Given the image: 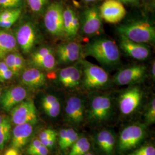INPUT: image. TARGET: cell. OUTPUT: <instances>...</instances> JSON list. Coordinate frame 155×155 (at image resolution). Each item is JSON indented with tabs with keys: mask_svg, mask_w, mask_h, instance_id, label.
I'll list each match as a JSON object with an SVG mask.
<instances>
[{
	"mask_svg": "<svg viewBox=\"0 0 155 155\" xmlns=\"http://www.w3.org/2000/svg\"><path fill=\"white\" fill-rule=\"evenodd\" d=\"M120 45L127 56L134 59L144 61L150 56V48L147 45L134 42L121 35H120Z\"/></svg>",
	"mask_w": 155,
	"mask_h": 155,
	"instance_id": "cell-15",
	"label": "cell"
},
{
	"mask_svg": "<svg viewBox=\"0 0 155 155\" xmlns=\"http://www.w3.org/2000/svg\"><path fill=\"white\" fill-rule=\"evenodd\" d=\"M15 64L16 67L17 71L18 74H19L24 69L25 64V61L22 56L18 53H15Z\"/></svg>",
	"mask_w": 155,
	"mask_h": 155,
	"instance_id": "cell-36",
	"label": "cell"
},
{
	"mask_svg": "<svg viewBox=\"0 0 155 155\" xmlns=\"http://www.w3.org/2000/svg\"><path fill=\"white\" fill-rule=\"evenodd\" d=\"M120 35L139 43H148L155 41V28L146 20H138L121 24L117 28Z\"/></svg>",
	"mask_w": 155,
	"mask_h": 155,
	"instance_id": "cell-2",
	"label": "cell"
},
{
	"mask_svg": "<svg viewBox=\"0 0 155 155\" xmlns=\"http://www.w3.org/2000/svg\"><path fill=\"white\" fill-rule=\"evenodd\" d=\"M82 68L77 66H70L61 69L58 74V81L66 88L77 87L82 80Z\"/></svg>",
	"mask_w": 155,
	"mask_h": 155,
	"instance_id": "cell-18",
	"label": "cell"
},
{
	"mask_svg": "<svg viewBox=\"0 0 155 155\" xmlns=\"http://www.w3.org/2000/svg\"><path fill=\"white\" fill-rule=\"evenodd\" d=\"M122 4H136L139 2V0H118Z\"/></svg>",
	"mask_w": 155,
	"mask_h": 155,
	"instance_id": "cell-40",
	"label": "cell"
},
{
	"mask_svg": "<svg viewBox=\"0 0 155 155\" xmlns=\"http://www.w3.org/2000/svg\"><path fill=\"white\" fill-rule=\"evenodd\" d=\"M17 41L12 33L0 30V59L17 50Z\"/></svg>",
	"mask_w": 155,
	"mask_h": 155,
	"instance_id": "cell-23",
	"label": "cell"
},
{
	"mask_svg": "<svg viewBox=\"0 0 155 155\" xmlns=\"http://www.w3.org/2000/svg\"><path fill=\"white\" fill-rule=\"evenodd\" d=\"M1 89H0V97H1Z\"/></svg>",
	"mask_w": 155,
	"mask_h": 155,
	"instance_id": "cell-45",
	"label": "cell"
},
{
	"mask_svg": "<svg viewBox=\"0 0 155 155\" xmlns=\"http://www.w3.org/2000/svg\"><path fill=\"white\" fill-rule=\"evenodd\" d=\"M22 0H0V6L4 8H13L19 5Z\"/></svg>",
	"mask_w": 155,
	"mask_h": 155,
	"instance_id": "cell-35",
	"label": "cell"
},
{
	"mask_svg": "<svg viewBox=\"0 0 155 155\" xmlns=\"http://www.w3.org/2000/svg\"><path fill=\"white\" fill-rule=\"evenodd\" d=\"M112 111L110 98L107 95H97L91 100L89 116L92 121L101 122L107 120Z\"/></svg>",
	"mask_w": 155,
	"mask_h": 155,
	"instance_id": "cell-7",
	"label": "cell"
},
{
	"mask_svg": "<svg viewBox=\"0 0 155 155\" xmlns=\"http://www.w3.org/2000/svg\"><path fill=\"white\" fill-rule=\"evenodd\" d=\"M83 1L86 2H95L97 0H83Z\"/></svg>",
	"mask_w": 155,
	"mask_h": 155,
	"instance_id": "cell-42",
	"label": "cell"
},
{
	"mask_svg": "<svg viewBox=\"0 0 155 155\" xmlns=\"http://www.w3.org/2000/svg\"><path fill=\"white\" fill-rule=\"evenodd\" d=\"M33 133V127L30 124L17 125L12 132L11 147L21 149L28 143Z\"/></svg>",
	"mask_w": 155,
	"mask_h": 155,
	"instance_id": "cell-19",
	"label": "cell"
},
{
	"mask_svg": "<svg viewBox=\"0 0 155 155\" xmlns=\"http://www.w3.org/2000/svg\"><path fill=\"white\" fill-rule=\"evenodd\" d=\"M79 138V135L75 130L72 129H67L66 137L59 148L61 150H68L72 147Z\"/></svg>",
	"mask_w": 155,
	"mask_h": 155,
	"instance_id": "cell-28",
	"label": "cell"
},
{
	"mask_svg": "<svg viewBox=\"0 0 155 155\" xmlns=\"http://www.w3.org/2000/svg\"><path fill=\"white\" fill-rule=\"evenodd\" d=\"M64 33L69 39L77 35L80 23L77 13L71 8H67L63 11Z\"/></svg>",
	"mask_w": 155,
	"mask_h": 155,
	"instance_id": "cell-21",
	"label": "cell"
},
{
	"mask_svg": "<svg viewBox=\"0 0 155 155\" xmlns=\"http://www.w3.org/2000/svg\"><path fill=\"white\" fill-rule=\"evenodd\" d=\"M45 73L36 67L28 68L25 70L21 77L22 84L31 89L41 87L45 85Z\"/></svg>",
	"mask_w": 155,
	"mask_h": 155,
	"instance_id": "cell-20",
	"label": "cell"
},
{
	"mask_svg": "<svg viewBox=\"0 0 155 155\" xmlns=\"http://www.w3.org/2000/svg\"><path fill=\"white\" fill-rule=\"evenodd\" d=\"M145 119L148 124H153L155 122V100H151L145 114Z\"/></svg>",
	"mask_w": 155,
	"mask_h": 155,
	"instance_id": "cell-30",
	"label": "cell"
},
{
	"mask_svg": "<svg viewBox=\"0 0 155 155\" xmlns=\"http://www.w3.org/2000/svg\"><path fill=\"white\" fill-rule=\"evenodd\" d=\"M27 153L29 155H48L49 150L41 143L39 139H35L29 144Z\"/></svg>",
	"mask_w": 155,
	"mask_h": 155,
	"instance_id": "cell-27",
	"label": "cell"
},
{
	"mask_svg": "<svg viewBox=\"0 0 155 155\" xmlns=\"http://www.w3.org/2000/svg\"><path fill=\"white\" fill-rule=\"evenodd\" d=\"M142 92L139 87H134L124 91L119 99V107L124 115L131 114L141 104Z\"/></svg>",
	"mask_w": 155,
	"mask_h": 155,
	"instance_id": "cell-11",
	"label": "cell"
},
{
	"mask_svg": "<svg viewBox=\"0 0 155 155\" xmlns=\"http://www.w3.org/2000/svg\"><path fill=\"white\" fill-rule=\"evenodd\" d=\"M96 140L102 152L106 155L113 154L115 148L116 140L113 133L111 131L108 130H101L97 135Z\"/></svg>",
	"mask_w": 155,
	"mask_h": 155,
	"instance_id": "cell-22",
	"label": "cell"
},
{
	"mask_svg": "<svg viewBox=\"0 0 155 155\" xmlns=\"http://www.w3.org/2000/svg\"><path fill=\"white\" fill-rule=\"evenodd\" d=\"M128 155H155V147L150 144H146L133 150Z\"/></svg>",
	"mask_w": 155,
	"mask_h": 155,
	"instance_id": "cell-29",
	"label": "cell"
},
{
	"mask_svg": "<svg viewBox=\"0 0 155 155\" xmlns=\"http://www.w3.org/2000/svg\"><path fill=\"white\" fill-rule=\"evenodd\" d=\"M41 105L45 114L52 118L58 116L61 113V106L59 100L55 96L48 94L42 98Z\"/></svg>",
	"mask_w": 155,
	"mask_h": 155,
	"instance_id": "cell-24",
	"label": "cell"
},
{
	"mask_svg": "<svg viewBox=\"0 0 155 155\" xmlns=\"http://www.w3.org/2000/svg\"><path fill=\"white\" fill-rule=\"evenodd\" d=\"M86 56H91L104 66H114L120 60L119 48L114 41L106 38L91 40L83 48Z\"/></svg>",
	"mask_w": 155,
	"mask_h": 155,
	"instance_id": "cell-1",
	"label": "cell"
},
{
	"mask_svg": "<svg viewBox=\"0 0 155 155\" xmlns=\"http://www.w3.org/2000/svg\"><path fill=\"white\" fill-rule=\"evenodd\" d=\"M31 62L39 69L51 71L56 66L55 56L52 50L44 47L36 50L31 56Z\"/></svg>",
	"mask_w": 155,
	"mask_h": 155,
	"instance_id": "cell-16",
	"label": "cell"
},
{
	"mask_svg": "<svg viewBox=\"0 0 155 155\" xmlns=\"http://www.w3.org/2000/svg\"><path fill=\"white\" fill-rule=\"evenodd\" d=\"M11 111V121L15 125L22 124H35L38 121V113L33 101H23Z\"/></svg>",
	"mask_w": 155,
	"mask_h": 155,
	"instance_id": "cell-6",
	"label": "cell"
},
{
	"mask_svg": "<svg viewBox=\"0 0 155 155\" xmlns=\"http://www.w3.org/2000/svg\"><path fill=\"white\" fill-rule=\"evenodd\" d=\"M89 140L86 137L79 138L70 148L67 155H84L89 152L90 148Z\"/></svg>",
	"mask_w": 155,
	"mask_h": 155,
	"instance_id": "cell-26",
	"label": "cell"
},
{
	"mask_svg": "<svg viewBox=\"0 0 155 155\" xmlns=\"http://www.w3.org/2000/svg\"><path fill=\"white\" fill-rule=\"evenodd\" d=\"M64 9L61 4L53 3L47 9L44 17V24L47 31L56 37H61L64 33Z\"/></svg>",
	"mask_w": 155,
	"mask_h": 155,
	"instance_id": "cell-5",
	"label": "cell"
},
{
	"mask_svg": "<svg viewBox=\"0 0 155 155\" xmlns=\"http://www.w3.org/2000/svg\"><path fill=\"white\" fill-rule=\"evenodd\" d=\"M82 80L83 86L87 89L102 88L109 81L107 72L104 69L86 61H82Z\"/></svg>",
	"mask_w": 155,
	"mask_h": 155,
	"instance_id": "cell-3",
	"label": "cell"
},
{
	"mask_svg": "<svg viewBox=\"0 0 155 155\" xmlns=\"http://www.w3.org/2000/svg\"><path fill=\"white\" fill-rule=\"evenodd\" d=\"M21 13V11L20 9L15 8L6 9L4 11L0 12V21H3L11 18L15 16H20Z\"/></svg>",
	"mask_w": 155,
	"mask_h": 155,
	"instance_id": "cell-31",
	"label": "cell"
},
{
	"mask_svg": "<svg viewBox=\"0 0 155 155\" xmlns=\"http://www.w3.org/2000/svg\"><path fill=\"white\" fill-rule=\"evenodd\" d=\"M4 61L5 62L6 65L11 70L14 75H17L18 74L17 71L16 67L15 64V52L10 53L6 56L4 58Z\"/></svg>",
	"mask_w": 155,
	"mask_h": 155,
	"instance_id": "cell-33",
	"label": "cell"
},
{
	"mask_svg": "<svg viewBox=\"0 0 155 155\" xmlns=\"http://www.w3.org/2000/svg\"><path fill=\"white\" fill-rule=\"evenodd\" d=\"M17 44L24 54L29 53L34 47L36 40V33L33 24L27 22L23 24L17 31Z\"/></svg>",
	"mask_w": 155,
	"mask_h": 155,
	"instance_id": "cell-12",
	"label": "cell"
},
{
	"mask_svg": "<svg viewBox=\"0 0 155 155\" xmlns=\"http://www.w3.org/2000/svg\"><path fill=\"white\" fill-rule=\"evenodd\" d=\"M4 116H2V115L0 114V124H1V122H2V120H3Z\"/></svg>",
	"mask_w": 155,
	"mask_h": 155,
	"instance_id": "cell-43",
	"label": "cell"
},
{
	"mask_svg": "<svg viewBox=\"0 0 155 155\" xmlns=\"http://www.w3.org/2000/svg\"><path fill=\"white\" fill-rule=\"evenodd\" d=\"M150 72L152 77L155 78V61H153L152 66H151V69H150Z\"/></svg>",
	"mask_w": 155,
	"mask_h": 155,
	"instance_id": "cell-41",
	"label": "cell"
},
{
	"mask_svg": "<svg viewBox=\"0 0 155 155\" xmlns=\"http://www.w3.org/2000/svg\"><path fill=\"white\" fill-rule=\"evenodd\" d=\"M30 9L36 13L41 11L47 3L48 0H27Z\"/></svg>",
	"mask_w": 155,
	"mask_h": 155,
	"instance_id": "cell-32",
	"label": "cell"
},
{
	"mask_svg": "<svg viewBox=\"0 0 155 155\" xmlns=\"http://www.w3.org/2000/svg\"><path fill=\"white\" fill-rule=\"evenodd\" d=\"M102 25V18L97 8H91L84 12L81 24L83 34L88 36H94L99 33Z\"/></svg>",
	"mask_w": 155,
	"mask_h": 155,
	"instance_id": "cell-10",
	"label": "cell"
},
{
	"mask_svg": "<svg viewBox=\"0 0 155 155\" xmlns=\"http://www.w3.org/2000/svg\"><path fill=\"white\" fill-rule=\"evenodd\" d=\"M56 54L60 63L70 64L80 59L83 54V48L75 41L64 42L58 46Z\"/></svg>",
	"mask_w": 155,
	"mask_h": 155,
	"instance_id": "cell-9",
	"label": "cell"
},
{
	"mask_svg": "<svg viewBox=\"0 0 155 155\" xmlns=\"http://www.w3.org/2000/svg\"><path fill=\"white\" fill-rule=\"evenodd\" d=\"M4 155H19V151L18 149L11 147L6 150Z\"/></svg>",
	"mask_w": 155,
	"mask_h": 155,
	"instance_id": "cell-39",
	"label": "cell"
},
{
	"mask_svg": "<svg viewBox=\"0 0 155 155\" xmlns=\"http://www.w3.org/2000/svg\"><path fill=\"white\" fill-rule=\"evenodd\" d=\"M27 96V90L20 86L12 87L6 90L1 95L0 104L6 111H10L18 104L24 101Z\"/></svg>",
	"mask_w": 155,
	"mask_h": 155,
	"instance_id": "cell-14",
	"label": "cell"
},
{
	"mask_svg": "<svg viewBox=\"0 0 155 155\" xmlns=\"http://www.w3.org/2000/svg\"><path fill=\"white\" fill-rule=\"evenodd\" d=\"M67 120L74 125H79L84 118V105L82 100L78 97H70L64 109Z\"/></svg>",
	"mask_w": 155,
	"mask_h": 155,
	"instance_id": "cell-17",
	"label": "cell"
},
{
	"mask_svg": "<svg viewBox=\"0 0 155 155\" xmlns=\"http://www.w3.org/2000/svg\"><path fill=\"white\" fill-rule=\"evenodd\" d=\"M145 136V127L141 125H131L125 127L118 141V150L124 153L137 147Z\"/></svg>",
	"mask_w": 155,
	"mask_h": 155,
	"instance_id": "cell-4",
	"label": "cell"
},
{
	"mask_svg": "<svg viewBox=\"0 0 155 155\" xmlns=\"http://www.w3.org/2000/svg\"><path fill=\"white\" fill-rule=\"evenodd\" d=\"M99 11L102 19L111 24L120 22L127 13L123 4L118 0H105Z\"/></svg>",
	"mask_w": 155,
	"mask_h": 155,
	"instance_id": "cell-8",
	"label": "cell"
},
{
	"mask_svg": "<svg viewBox=\"0 0 155 155\" xmlns=\"http://www.w3.org/2000/svg\"><path fill=\"white\" fill-rule=\"evenodd\" d=\"M11 120L9 117L4 116L0 124V150H2L11 136Z\"/></svg>",
	"mask_w": 155,
	"mask_h": 155,
	"instance_id": "cell-25",
	"label": "cell"
},
{
	"mask_svg": "<svg viewBox=\"0 0 155 155\" xmlns=\"http://www.w3.org/2000/svg\"><path fill=\"white\" fill-rule=\"evenodd\" d=\"M84 155H94V154H93V153H90V152H87V153H85Z\"/></svg>",
	"mask_w": 155,
	"mask_h": 155,
	"instance_id": "cell-44",
	"label": "cell"
},
{
	"mask_svg": "<svg viewBox=\"0 0 155 155\" xmlns=\"http://www.w3.org/2000/svg\"><path fill=\"white\" fill-rule=\"evenodd\" d=\"M147 69L144 65H134L120 70L114 77V81L118 85L124 86L138 82L144 78Z\"/></svg>",
	"mask_w": 155,
	"mask_h": 155,
	"instance_id": "cell-13",
	"label": "cell"
},
{
	"mask_svg": "<svg viewBox=\"0 0 155 155\" xmlns=\"http://www.w3.org/2000/svg\"><path fill=\"white\" fill-rule=\"evenodd\" d=\"M13 75L14 74L10 69L7 70L5 71L0 74V82H4L6 81L11 79Z\"/></svg>",
	"mask_w": 155,
	"mask_h": 155,
	"instance_id": "cell-38",
	"label": "cell"
},
{
	"mask_svg": "<svg viewBox=\"0 0 155 155\" xmlns=\"http://www.w3.org/2000/svg\"><path fill=\"white\" fill-rule=\"evenodd\" d=\"M19 17H20L19 16L13 17L11 18H9L8 20L0 21V28H5V29L11 28L12 26L16 22L17 20Z\"/></svg>",
	"mask_w": 155,
	"mask_h": 155,
	"instance_id": "cell-37",
	"label": "cell"
},
{
	"mask_svg": "<svg viewBox=\"0 0 155 155\" xmlns=\"http://www.w3.org/2000/svg\"><path fill=\"white\" fill-rule=\"evenodd\" d=\"M57 133L55 130L52 129H47L43 130L39 134V140L41 141V143L43 144L47 140L51 138L52 136L56 135Z\"/></svg>",
	"mask_w": 155,
	"mask_h": 155,
	"instance_id": "cell-34",
	"label": "cell"
}]
</instances>
